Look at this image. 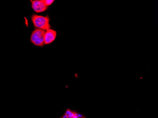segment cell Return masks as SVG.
<instances>
[{"label": "cell", "instance_id": "5b68a950", "mask_svg": "<svg viewBox=\"0 0 158 118\" xmlns=\"http://www.w3.org/2000/svg\"><path fill=\"white\" fill-rule=\"evenodd\" d=\"M60 118H86L80 113L70 109L66 110L65 114Z\"/></svg>", "mask_w": 158, "mask_h": 118}, {"label": "cell", "instance_id": "277c9868", "mask_svg": "<svg viewBox=\"0 0 158 118\" xmlns=\"http://www.w3.org/2000/svg\"><path fill=\"white\" fill-rule=\"evenodd\" d=\"M57 35L56 31L49 29L45 31L44 36L45 45H49L52 43L56 39Z\"/></svg>", "mask_w": 158, "mask_h": 118}, {"label": "cell", "instance_id": "3957f363", "mask_svg": "<svg viewBox=\"0 0 158 118\" xmlns=\"http://www.w3.org/2000/svg\"><path fill=\"white\" fill-rule=\"evenodd\" d=\"M32 8L36 13L44 12L47 9L43 0H34L31 1Z\"/></svg>", "mask_w": 158, "mask_h": 118}, {"label": "cell", "instance_id": "7a4b0ae2", "mask_svg": "<svg viewBox=\"0 0 158 118\" xmlns=\"http://www.w3.org/2000/svg\"><path fill=\"white\" fill-rule=\"evenodd\" d=\"M45 31L35 28L32 33L31 41L33 45L37 46H43L45 45L44 36Z\"/></svg>", "mask_w": 158, "mask_h": 118}, {"label": "cell", "instance_id": "8992f818", "mask_svg": "<svg viewBox=\"0 0 158 118\" xmlns=\"http://www.w3.org/2000/svg\"><path fill=\"white\" fill-rule=\"evenodd\" d=\"M43 1L46 6L48 7V6L51 5L54 3V0H43Z\"/></svg>", "mask_w": 158, "mask_h": 118}, {"label": "cell", "instance_id": "6da1fadb", "mask_svg": "<svg viewBox=\"0 0 158 118\" xmlns=\"http://www.w3.org/2000/svg\"><path fill=\"white\" fill-rule=\"evenodd\" d=\"M31 21L35 28L41 29L45 31L51 29L50 18L47 16H43L33 14L31 16Z\"/></svg>", "mask_w": 158, "mask_h": 118}]
</instances>
